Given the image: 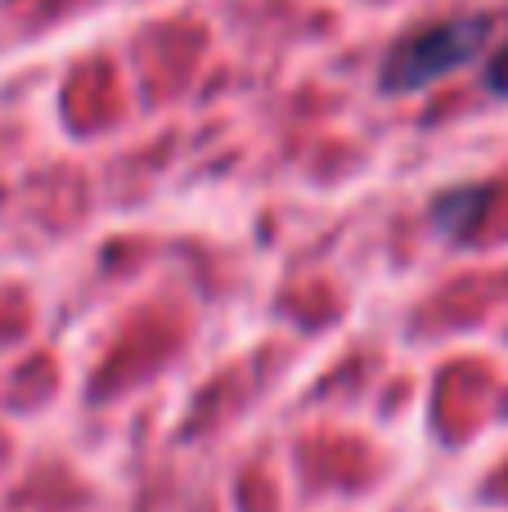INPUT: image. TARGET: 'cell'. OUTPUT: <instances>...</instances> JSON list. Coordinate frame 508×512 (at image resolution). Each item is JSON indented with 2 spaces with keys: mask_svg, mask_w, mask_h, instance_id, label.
Masks as SVG:
<instances>
[{
  "mask_svg": "<svg viewBox=\"0 0 508 512\" xmlns=\"http://www.w3.org/2000/svg\"><path fill=\"white\" fill-rule=\"evenodd\" d=\"M486 27H491L486 18H441V23L410 32L383 59V90H401L405 95V90H423L432 81L450 77L482 50Z\"/></svg>",
  "mask_w": 508,
  "mask_h": 512,
  "instance_id": "cell-1",
  "label": "cell"
},
{
  "mask_svg": "<svg viewBox=\"0 0 508 512\" xmlns=\"http://www.w3.org/2000/svg\"><path fill=\"white\" fill-rule=\"evenodd\" d=\"M486 86H491V95L508 99V45L491 59V68H486Z\"/></svg>",
  "mask_w": 508,
  "mask_h": 512,
  "instance_id": "cell-2",
  "label": "cell"
}]
</instances>
